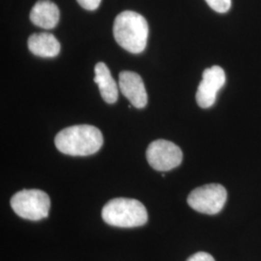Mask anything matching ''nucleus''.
I'll return each instance as SVG.
<instances>
[{
    "label": "nucleus",
    "instance_id": "obj_1",
    "mask_svg": "<svg viewBox=\"0 0 261 261\" xmlns=\"http://www.w3.org/2000/svg\"><path fill=\"white\" fill-rule=\"evenodd\" d=\"M56 148L70 156H89L103 146L101 130L91 125H75L60 130L55 140Z\"/></svg>",
    "mask_w": 261,
    "mask_h": 261
},
{
    "label": "nucleus",
    "instance_id": "obj_2",
    "mask_svg": "<svg viewBox=\"0 0 261 261\" xmlns=\"http://www.w3.org/2000/svg\"><path fill=\"white\" fill-rule=\"evenodd\" d=\"M113 35L117 44L124 49L132 54H140L147 45L148 22L137 12L124 11L115 18Z\"/></svg>",
    "mask_w": 261,
    "mask_h": 261
},
{
    "label": "nucleus",
    "instance_id": "obj_3",
    "mask_svg": "<svg viewBox=\"0 0 261 261\" xmlns=\"http://www.w3.org/2000/svg\"><path fill=\"white\" fill-rule=\"evenodd\" d=\"M105 223L117 227H137L147 223L145 206L133 198L118 197L110 200L102 210Z\"/></svg>",
    "mask_w": 261,
    "mask_h": 261
},
{
    "label": "nucleus",
    "instance_id": "obj_4",
    "mask_svg": "<svg viewBox=\"0 0 261 261\" xmlns=\"http://www.w3.org/2000/svg\"><path fill=\"white\" fill-rule=\"evenodd\" d=\"M15 213L29 221H40L47 218L50 209V199L41 190H22L11 198Z\"/></svg>",
    "mask_w": 261,
    "mask_h": 261
},
{
    "label": "nucleus",
    "instance_id": "obj_5",
    "mask_svg": "<svg viewBox=\"0 0 261 261\" xmlns=\"http://www.w3.org/2000/svg\"><path fill=\"white\" fill-rule=\"evenodd\" d=\"M227 198L225 188L220 184H207L195 189L188 196V204L199 213L216 215L224 208Z\"/></svg>",
    "mask_w": 261,
    "mask_h": 261
},
{
    "label": "nucleus",
    "instance_id": "obj_6",
    "mask_svg": "<svg viewBox=\"0 0 261 261\" xmlns=\"http://www.w3.org/2000/svg\"><path fill=\"white\" fill-rule=\"evenodd\" d=\"M146 159L155 170L168 171L181 165L183 153L173 142L158 140L150 143L146 150Z\"/></svg>",
    "mask_w": 261,
    "mask_h": 261
},
{
    "label": "nucleus",
    "instance_id": "obj_7",
    "mask_svg": "<svg viewBox=\"0 0 261 261\" xmlns=\"http://www.w3.org/2000/svg\"><path fill=\"white\" fill-rule=\"evenodd\" d=\"M225 79L224 69L220 66H212L204 70L196 96V103L200 108L208 109L214 105L217 94L225 84Z\"/></svg>",
    "mask_w": 261,
    "mask_h": 261
},
{
    "label": "nucleus",
    "instance_id": "obj_8",
    "mask_svg": "<svg viewBox=\"0 0 261 261\" xmlns=\"http://www.w3.org/2000/svg\"><path fill=\"white\" fill-rule=\"evenodd\" d=\"M119 88L121 93L137 109H142L147 105V92L143 81L139 74L124 71L119 75Z\"/></svg>",
    "mask_w": 261,
    "mask_h": 261
},
{
    "label": "nucleus",
    "instance_id": "obj_9",
    "mask_svg": "<svg viewBox=\"0 0 261 261\" xmlns=\"http://www.w3.org/2000/svg\"><path fill=\"white\" fill-rule=\"evenodd\" d=\"M30 20L39 28L53 29L59 22V9L50 0H39L30 12Z\"/></svg>",
    "mask_w": 261,
    "mask_h": 261
},
{
    "label": "nucleus",
    "instance_id": "obj_10",
    "mask_svg": "<svg viewBox=\"0 0 261 261\" xmlns=\"http://www.w3.org/2000/svg\"><path fill=\"white\" fill-rule=\"evenodd\" d=\"M29 50L39 57L53 58L60 53V43L49 33H35L28 39Z\"/></svg>",
    "mask_w": 261,
    "mask_h": 261
},
{
    "label": "nucleus",
    "instance_id": "obj_11",
    "mask_svg": "<svg viewBox=\"0 0 261 261\" xmlns=\"http://www.w3.org/2000/svg\"><path fill=\"white\" fill-rule=\"evenodd\" d=\"M94 82L98 85L101 96L105 102L114 103L118 99V86L113 80L110 69L103 62L95 66Z\"/></svg>",
    "mask_w": 261,
    "mask_h": 261
},
{
    "label": "nucleus",
    "instance_id": "obj_12",
    "mask_svg": "<svg viewBox=\"0 0 261 261\" xmlns=\"http://www.w3.org/2000/svg\"><path fill=\"white\" fill-rule=\"evenodd\" d=\"M211 9L218 13H226L231 8V0H205Z\"/></svg>",
    "mask_w": 261,
    "mask_h": 261
},
{
    "label": "nucleus",
    "instance_id": "obj_13",
    "mask_svg": "<svg viewBox=\"0 0 261 261\" xmlns=\"http://www.w3.org/2000/svg\"><path fill=\"white\" fill-rule=\"evenodd\" d=\"M76 1L84 9L94 11L100 6L102 0H76Z\"/></svg>",
    "mask_w": 261,
    "mask_h": 261
},
{
    "label": "nucleus",
    "instance_id": "obj_14",
    "mask_svg": "<svg viewBox=\"0 0 261 261\" xmlns=\"http://www.w3.org/2000/svg\"><path fill=\"white\" fill-rule=\"evenodd\" d=\"M187 261H215V259L208 252H199L190 256Z\"/></svg>",
    "mask_w": 261,
    "mask_h": 261
}]
</instances>
